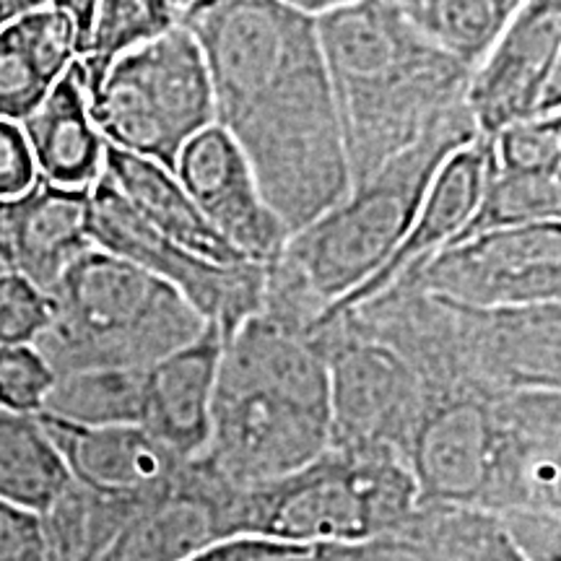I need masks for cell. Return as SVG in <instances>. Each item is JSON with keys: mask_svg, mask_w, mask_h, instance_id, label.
<instances>
[{"mask_svg": "<svg viewBox=\"0 0 561 561\" xmlns=\"http://www.w3.org/2000/svg\"><path fill=\"white\" fill-rule=\"evenodd\" d=\"M180 26L198 42L216 125L240 146L263 201L297 234L351 187L318 21L284 0H195Z\"/></svg>", "mask_w": 561, "mask_h": 561, "instance_id": "6da1fadb", "label": "cell"}, {"mask_svg": "<svg viewBox=\"0 0 561 561\" xmlns=\"http://www.w3.org/2000/svg\"><path fill=\"white\" fill-rule=\"evenodd\" d=\"M403 460L419 507L561 515L559 390L424 382Z\"/></svg>", "mask_w": 561, "mask_h": 561, "instance_id": "7a4b0ae2", "label": "cell"}, {"mask_svg": "<svg viewBox=\"0 0 561 561\" xmlns=\"http://www.w3.org/2000/svg\"><path fill=\"white\" fill-rule=\"evenodd\" d=\"M331 380L318 331L257 310L224 339L201 462L229 486L276 481L331 447Z\"/></svg>", "mask_w": 561, "mask_h": 561, "instance_id": "3957f363", "label": "cell"}, {"mask_svg": "<svg viewBox=\"0 0 561 561\" xmlns=\"http://www.w3.org/2000/svg\"><path fill=\"white\" fill-rule=\"evenodd\" d=\"M314 21L351 185L466 104L473 68L426 37L396 0H356Z\"/></svg>", "mask_w": 561, "mask_h": 561, "instance_id": "277c9868", "label": "cell"}, {"mask_svg": "<svg viewBox=\"0 0 561 561\" xmlns=\"http://www.w3.org/2000/svg\"><path fill=\"white\" fill-rule=\"evenodd\" d=\"M479 136L466 104L385 161L367 180L289 237L280 261L331 310L375 276L409 234L442 161Z\"/></svg>", "mask_w": 561, "mask_h": 561, "instance_id": "5b68a950", "label": "cell"}, {"mask_svg": "<svg viewBox=\"0 0 561 561\" xmlns=\"http://www.w3.org/2000/svg\"><path fill=\"white\" fill-rule=\"evenodd\" d=\"M50 297L53 320L34 346L55 375L149 367L208 325L170 284L100 248L83 250Z\"/></svg>", "mask_w": 561, "mask_h": 561, "instance_id": "8992f818", "label": "cell"}, {"mask_svg": "<svg viewBox=\"0 0 561 561\" xmlns=\"http://www.w3.org/2000/svg\"><path fill=\"white\" fill-rule=\"evenodd\" d=\"M416 512V483L390 450L328 447L294 473L237 494L240 536L289 543L403 541Z\"/></svg>", "mask_w": 561, "mask_h": 561, "instance_id": "52a82bcc", "label": "cell"}, {"mask_svg": "<svg viewBox=\"0 0 561 561\" xmlns=\"http://www.w3.org/2000/svg\"><path fill=\"white\" fill-rule=\"evenodd\" d=\"M89 112L104 144L174 172L182 149L216 123L198 42L178 24L123 55L89 91Z\"/></svg>", "mask_w": 561, "mask_h": 561, "instance_id": "ba28073f", "label": "cell"}, {"mask_svg": "<svg viewBox=\"0 0 561 561\" xmlns=\"http://www.w3.org/2000/svg\"><path fill=\"white\" fill-rule=\"evenodd\" d=\"M331 380V447L390 450L403 458L426 401L419 369L346 312L314 325Z\"/></svg>", "mask_w": 561, "mask_h": 561, "instance_id": "9c48e42d", "label": "cell"}, {"mask_svg": "<svg viewBox=\"0 0 561 561\" xmlns=\"http://www.w3.org/2000/svg\"><path fill=\"white\" fill-rule=\"evenodd\" d=\"M89 240L91 248L112 252L170 284L224 339L263 307L265 265H224L195 255L140 219L104 174L91 185Z\"/></svg>", "mask_w": 561, "mask_h": 561, "instance_id": "30bf717a", "label": "cell"}, {"mask_svg": "<svg viewBox=\"0 0 561 561\" xmlns=\"http://www.w3.org/2000/svg\"><path fill=\"white\" fill-rule=\"evenodd\" d=\"M392 289L430 294L476 310L559 301L561 221L494 229L447 244Z\"/></svg>", "mask_w": 561, "mask_h": 561, "instance_id": "8fae6325", "label": "cell"}, {"mask_svg": "<svg viewBox=\"0 0 561 561\" xmlns=\"http://www.w3.org/2000/svg\"><path fill=\"white\" fill-rule=\"evenodd\" d=\"M466 107L483 138L512 123L561 115V0H523L473 66Z\"/></svg>", "mask_w": 561, "mask_h": 561, "instance_id": "7c38bea8", "label": "cell"}, {"mask_svg": "<svg viewBox=\"0 0 561 561\" xmlns=\"http://www.w3.org/2000/svg\"><path fill=\"white\" fill-rule=\"evenodd\" d=\"M237 494L191 460L172 483L136 504L96 561H185L206 546L240 536Z\"/></svg>", "mask_w": 561, "mask_h": 561, "instance_id": "4fadbf2b", "label": "cell"}, {"mask_svg": "<svg viewBox=\"0 0 561 561\" xmlns=\"http://www.w3.org/2000/svg\"><path fill=\"white\" fill-rule=\"evenodd\" d=\"M174 174L210 227L244 261L257 265L278 261L289 234L263 201L240 146L219 125L198 133L182 149Z\"/></svg>", "mask_w": 561, "mask_h": 561, "instance_id": "5bb4252c", "label": "cell"}, {"mask_svg": "<svg viewBox=\"0 0 561 561\" xmlns=\"http://www.w3.org/2000/svg\"><path fill=\"white\" fill-rule=\"evenodd\" d=\"M37 419L58 447L70 481L102 500L121 504L151 500L185 466L138 424L83 426L47 413H37Z\"/></svg>", "mask_w": 561, "mask_h": 561, "instance_id": "9a60e30c", "label": "cell"}, {"mask_svg": "<svg viewBox=\"0 0 561 561\" xmlns=\"http://www.w3.org/2000/svg\"><path fill=\"white\" fill-rule=\"evenodd\" d=\"M491 164H494V151H491L489 138L476 136L471 144L455 149L450 157L442 161L437 174H434L430 191H426L416 216H413L409 234L403 237V242L392 252L390 261L367 284L359 286L354 294H348L346 299L339 301L331 310L322 312L318 322L331 320L335 314L348 312L354 307L377 299L396 284H401L405 276H411L421 263L430 261L434 252L445 248L466 227V221L471 219L476 206H479Z\"/></svg>", "mask_w": 561, "mask_h": 561, "instance_id": "2e32d148", "label": "cell"}, {"mask_svg": "<svg viewBox=\"0 0 561 561\" xmlns=\"http://www.w3.org/2000/svg\"><path fill=\"white\" fill-rule=\"evenodd\" d=\"M91 187L37 180L16 198H0V271H13L50 291L89 240Z\"/></svg>", "mask_w": 561, "mask_h": 561, "instance_id": "e0dca14e", "label": "cell"}, {"mask_svg": "<svg viewBox=\"0 0 561 561\" xmlns=\"http://www.w3.org/2000/svg\"><path fill=\"white\" fill-rule=\"evenodd\" d=\"M221 348L224 335L208 322L198 339L146 367L138 426L182 462L201 458L208 445Z\"/></svg>", "mask_w": 561, "mask_h": 561, "instance_id": "ac0fdd59", "label": "cell"}, {"mask_svg": "<svg viewBox=\"0 0 561 561\" xmlns=\"http://www.w3.org/2000/svg\"><path fill=\"white\" fill-rule=\"evenodd\" d=\"M19 125L42 180L58 187H91L102 178L107 144L91 121L79 60L70 62L50 94Z\"/></svg>", "mask_w": 561, "mask_h": 561, "instance_id": "d6986e66", "label": "cell"}, {"mask_svg": "<svg viewBox=\"0 0 561 561\" xmlns=\"http://www.w3.org/2000/svg\"><path fill=\"white\" fill-rule=\"evenodd\" d=\"M79 58V34L66 11L45 5L0 26V117L21 123Z\"/></svg>", "mask_w": 561, "mask_h": 561, "instance_id": "ffe728a7", "label": "cell"}, {"mask_svg": "<svg viewBox=\"0 0 561 561\" xmlns=\"http://www.w3.org/2000/svg\"><path fill=\"white\" fill-rule=\"evenodd\" d=\"M102 174L130 203L140 219L182 248L214 263H248L219 231L210 227L172 170L151 159L107 146Z\"/></svg>", "mask_w": 561, "mask_h": 561, "instance_id": "44dd1931", "label": "cell"}, {"mask_svg": "<svg viewBox=\"0 0 561 561\" xmlns=\"http://www.w3.org/2000/svg\"><path fill=\"white\" fill-rule=\"evenodd\" d=\"M68 486L66 462L37 413L0 405V500L47 515Z\"/></svg>", "mask_w": 561, "mask_h": 561, "instance_id": "7402d4cb", "label": "cell"}, {"mask_svg": "<svg viewBox=\"0 0 561 561\" xmlns=\"http://www.w3.org/2000/svg\"><path fill=\"white\" fill-rule=\"evenodd\" d=\"M403 541L419 561H528L496 515L458 507H419Z\"/></svg>", "mask_w": 561, "mask_h": 561, "instance_id": "603a6c76", "label": "cell"}, {"mask_svg": "<svg viewBox=\"0 0 561 561\" xmlns=\"http://www.w3.org/2000/svg\"><path fill=\"white\" fill-rule=\"evenodd\" d=\"M561 221V167L553 170H502L491 164L479 206L447 244L494 229ZM445 244V248H447Z\"/></svg>", "mask_w": 561, "mask_h": 561, "instance_id": "cb8c5ba5", "label": "cell"}, {"mask_svg": "<svg viewBox=\"0 0 561 561\" xmlns=\"http://www.w3.org/2000/svg\"><path fill=\"white\" fill-rule=\"evenodd\" d=\"M146 367L76 369L55 375L39 413L83 426L138 424Z\"/></svg>", "mask_w": 561, "mask_h": 561, "instance_id": "d4e9b609", "label": "cell"}, {"mask_svg": "<svg viewBox=\"0 0 561 561\" xmlns=\"http://www.w3.org/2000/svg\"><path fill=\"white\" fill-rule=\"evenodd\" d=\"M180 24L174 0H100L79 60L87 91H94L110 66L136 47Z\"/></svg>", "mask_w": 561, "mask_h": 561, "instance_id": "484cf974", "label": "cell"}, {"mask_svg": "<svg viewBox=\"0 0 561 561\" xmlns=\"http://www.w3.org/2000/svg\"><path fill=\"white\" fill-rule=\"evenodd\" d=\"M442 50L473 68L523 0H396Z\"/></svg>", "mask_w": 561, "mask_h": 561, "instance_id": "4316f807", "label": "cell"}, {"mask_svg": "<svg viewBox=\"0 0 561 561\" xmlns=\"http://www.w3.org/2000/svg\"><path fill=\"white\" fill-rule=\"evenodd\" d=\"M494 164L502 170H553L561 167V115L512 123L491 136Z\"/></svg>", "mask_w": 561, "mask_h": 561, "instance_id": "83f0119b", "label": "cell"}, {"mask_svg": "<svg viewBox=\"0 0 561 561\" xmlns=\"http://www.w3.org/2000/svg\"><path fill=\"white\" fill-rule=\"evenodd\" d=\"M53 320L50 291L13 271H0V346L37 343Z\"/></svg>", "mask_w": 561, "mask_h": 561, "instance_id": "f1b7e54d", "label": "cell"}, {"mask_svg": "<svg viewBox=\"0 0 561 561\" xmlns=\"http://www.w3.org/2000/svg\"><path fill=\"white\" fill-rule=\"evenodd\" d=\"M55 371L37 346H0V405L19 413H39Z\"/></svg>", "mask_w": 561, "mask_h": 561, "instance_id": "f546056e", "label": "cell"}, {"mask_svg": "<svg viewBox=\"0 0 561 561\" xmlns=\"http://www.w3.org/2000/svg\"><path fill=\"white\" fill-rule=\"evenodd\" d=\"M0 561H47L42 515L0 500Z\"/></svg>", "mask_w": 561, "mask_h": 561, "instance_id": "4dcf8cb0", "label": "cell"}, {"mask_svg": "<svg viewBox=\"0 0 561 561\" xmlns=\"http://www.w3.org/2000/svg\"><path fill=\"white\" fill-rule=\"evenodd\" d=\"M413 551L405 541L369 543H289L280 541L276 551L257 561H380L390 553Z\"/></svg>", "mask_w": 561, "mask_h": 561, "instance_id": "1f68e13d", "label": "cell"}, {"mask_svg": "<svg viewBox=\"0 0 561 561\" xmlns=\"http://www.w3.org/2000/svg\"><path fill=\"white\" fill-rule=\"evenodd\" d=\"M39 180L32 149L19 123L0 117V198H16Z\"/></svg>", "mask_w": 561, "mask_h": 561, "instance_id": "d6a6232c", "label": "cell"}, {"mask_svg": "<svg viewBox=\"0 0 561 561\" xmlns=\"http://www.w3.org/2000/svg\"><path fill=\"white\" fill-rule=\"evenodd\" d=\"M280 541L261 536H231L201 549L185 561H257L278 549Z\"/></svg>", "mask_w": 561, "mask_h": 561, "instance_id": "836d02e7", "label": "cell"}, {"mask_svg": "<svg viewBox=\"0 0 561 561\" xmlns=\"http://www.w3.org/2000/svg\"><path fill=\"white\" fill-rule=\"evenodd\" d=\"M96 3H100V0H53L50 3L55 9L66 11L70 21H73L76 34H79V55L83 50V42L89 37V26H91V19H94Z\"/></svg>", "mask_w": 561, "mask_h": 561, "instance_id": "e575fe53", "label": "cell"}, {"mask_svg": "<svg viewBox=\"0 0 561 561\" xmlns=\"http://www.w3.org/2000/svg\"><path fill=\"white\" fill-rule=\"evenodd\" d=\"M53 0H0V26L9 24V21L24 16V13H32L37 9H45Z\"/></svg>", "mask_w": 561, "mask_h": 561, "instance_id": "d590c367", "label": "cell"}, {"mask_svg": "<svg viewBox=\"0 0 561 561\" xmlns=\"http://www.w3.org/2000/svg\"><path fill=\"white\" fill-rule=\"evenodd\" d=\"M284 3H289L291 9L307 13V16L318 19V16H325V13L335 11V9H343V5L356 3V0H284Z\"/></svg>", "mask_w": 561, "mask_h": 561, "instance_id": "8d00e7d4", "label": "cell"}, {"mask_svg": "<svg viewBox=\"0 0 561 561\" xmlns=\"http://www.w3.org/2000/svg\"><path fill=\"white\" fill-rule=\"evenodd\" d=\"M174 3L180 5V9H185V5H191V3H195V0H174Z\"/></svg>", "mask_w": 561, "mask_h": 561, "instance_id": "74e56055", "label": "cell"}]
</instances>
